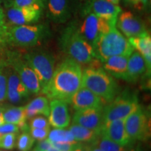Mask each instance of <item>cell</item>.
<instances>
[{
    "label": "cell",
    "instance_id": "6da1fadb",
    "mask_svg": "<svg viewBox=\"0 0 151 151\" xmlns=\"http://www.w3.org/2000/svg\"><path fill=\"white\" fill-rule=\"evenodd\" d=\"M82 74L80 64L67 58L57 67L50 83L41 92L49 99L70 104L73 94L82 86Z\"/></svg>",
    "mask_w": 151,
    "mask_h": 151
},
{
    "label": "cell",
    "instance_id": "7a4b0ae2",
    "mask_svg": "<svg viewBox=\"0 0 151 151\" xmlns=\"http://www.w3.org/2000/svg\"><path fill=\"white\" fill-rule=\"evenodd\" d=\"M60 46L64 52L79 64H90L96 58L93 47L81 35L75 22H71L63 30L60 37Z\"/></svg>",
    "mask_w": 151,
    "mask_h": 151
},
{
    "label": "cell",
    "instance_id": "3957f363",
    "mask_svg": "<svg viewBox=\"0 0 151 151\" xmlns=\"http://www.w3.org/2000/svg\"><path fill=\"white\" fill-rule=\"evenodd\" d=\"M82 86L108 103L118 95L120 90L113 77L95 64H92L83 71Z\"/></svg>",
    "mask_w": 151,
    "mask_h": 151
},
{
    "label": "cell",
    "instance_id": "277c9868",
    "mask_svg": "<svg viewBox=\"0 0 151 151\" xmlns=\"http://www.w3.org/2000/svg\"><path fill=\"white\" fill-rule=\"evenodd\" d=\"M134 50L128 39L116 27L99 38L94 51L95 58L101 62L115 55H130Z\"/></svg>",
    "mask_w": 151,
    "mask_h": 151
},
{
    "label": "cell",
    "instance_id": "5b68a950",
    "mask_svg": "<svg viewBox=\"0 0 151 151\" xmlns=\"http://www.w3.org/2000/svg\"><path fill=\"white\" fill-rule=\"evenodd\" d=\"M48 35V29L43 24L17 25L7 30L6 39L16 46L27 48L37 46Z\"/></svg>",
    "mask_w": 151,
    "mask_h": 151
},
{
    "label": "cell",
    "instance_id": "8992f818",
    "mask_svg": "<svg viewBox=\"0 0 151 151\" xmlns=\"http://www.w3.org/2000/svg\"><path fill=\"white\" fill-rule=\"evenodd\" d=\"M24 60L37 75L41 92L50 83L53 74L54 57L48 52L37 50L26 54Z\"/></svg>",
    "mask_w": 151,
    "mask_h": 151
},
{
    "label": "cell",
    "instance_id": "52a82bcc",
    "mask_svg": "<svg viewBox=\"0 0 151 151\" xmlns=\"http://www.w3.org/2000/svg\"><path fill=\"white\" fill-rule=\"evenodd\" d=\"M138 98L135 94L124 92L118 94L109 104L103 109L104 122L113 121L118 119L126 118L139 106Z\"/></svg>",
    "mask_w": 151,
    "mask_h": 151
},
{
    "label": "cell",
    "instance_id": "ba28073f",
    "mask_svg": "<svg viewBox=\"0 0 151 151\" xmlns=\"http://www.w3.org/2000/svg\"><path fill=\"white\" fill-rule=\"evenodd\" d=\"M124 127L131 141H146L150 137V120L141 106L125 118Z\"/></svg>",
    "mask_w": 151,
    "mask_h": 151
},
{
    "label": "cell",
    "instance_id": "9c48e42d",
    "mask_svg": "<svg viewBox=\"0 0 151 151\" xmlns=\"http://www.w3.org/2000/svg\"><path fill=\"white\" fill-rule=\"evenodd\" d=\"M113 27H116V25L90 13L86 14L82 24L78 27V30L83 37L94 48L99 38L104 34L110 31Z\"/></svg>",
    "mask_w": 151,
    "mask_h": 151
},
{
    "label": "cell",
    "instance_id": "30bf717a",
    "mask_svg": "<svg viewBox=\"0 0 151 151\" xmlns=\"http://www.w3.org/2000/svg\"><path fill=\"white\" fill-rule=\"evenodd\" d=\"M9 66L16 71L29 94H37L41 92L40 83L37 75L27 65L25 60L12 55L9 58Z\"/></svg>",
    "mask_w": 151,
    "mask_h": 151
},
{
    "label": "cell",
    "instance_id": "8fae6325",
    "mask_svg": "<svg viewBox=\"0 0 151 151\" xmlns=\"http://www.w3.org/2000/svg\"><path fill=\"white\" fill-rule=\"evenodd\" d=\"M43 4H36L23 7H9L6 16L11 23L16 25H24L35 23L41 18Z\"/></svg>",
    "mask_w": 151,
    "mask_h": 151
},
{
    "label": "cell",
    "instance_id": "7c38bea8",
    "mask_svg": "<svg viewBox=\"0 0 151 151\" xmlns=\"http://www.w3.org/2000/svg\"><path fill=\"white\" fill-rule=\"evenodd\" d=\"M121 12L122 9L118 5L113 4L107 0H90L85 5L83 9L85 15L92 13L115 25Z\"/></svg>",
    "mask_w": 151,
    "mask_h": 151
},
{
    "label": "cell",
    "instance_id": "4fadbf2b",
    "mask_svg": "<svg viewBox=\"0 0 151 151\" xmlns=\"http://www.w3.org/2000/svg\"><path fill=\"white\" fill-rule=\"evenodd\" d=\"M103 109L104 107L76 111L73 116V123L100 133L105 124Z\"/></svg>",
    "mask_w": 151,
    "mask_h": 151
},
{
    "label": "cell",
    "instance_id": "5bb4252c",
    "mask_svg": "<svg viewBox=\"0 0 151 151\" xmlns=\"http://www.w3.org/2000/svg\"><path fill=\"white\" fill-rule=\"evenodd\" d=\"M116 24L121 33L127 38L140 37L148 33L142 20L130 11L120 13Z\"/></svg>",
    "mask_w": 151,
    "mask_h": 151
},
{
    "label": "cell",
    "instance_id": "9a60e30c",
    "mask_svg": "<svg viewBox=\"0 0 151 151\" xmlns=\"http://www.w3.org/2000/svg\"><path fill=\"white\" fill-rule=\"evenodd\" d=\"M68 104L59 99H51L50 105V113L48 122L54 128L63 129L70 124L71 117L69 115Z\"/></svg>",
    "mask_w": 151,
    "mask_h": 151
},
{
    "label": "cell",
    "instance_id": "2e32d148",
    "mask_svg": "<svg viewBox=\"0 0 151 151\" xmlns=\"http://www.w3.org/2000/svg\"><path fill=\"white\" fill-rule=\"evenodd\" d=\"M70 104L76 111L91 108H101L105 101L88 88L81 86L73 94Z\"/></svg>",
    "mask_w": 151,
    "mask_h": 151
},
{
    "label": "cell",
    "instance_id": "e0dca14e",
    "mask_svg": "<svg viewBox=\"0 0 151 151\" xmlns=\"http://www.w3.org/2000/svg\"><path fill=\"white\" fill-rule=\"evenodd\" d=\"M124 121L125 118L118 119L105 123L100 134L104 136L122 146H128L132 141L126 132Z\"/></svg>",
    "mask_w": 151,
    "mask_h": 151
},
{
    "label": "cell",
    "instance_id": "ac0fdd59",
    "mask_svg": "<svg viewBox=\"0 0 151 151\" xmlns=\"http://www.w3.org/2000/svg\"><path fill=\"white\" fill-rule=\"evenodd\" d=\"M47 17L52 21L63 23L71 16L69 0H48L46 5Z\"/></svg>",
    "mask_w": 151,
    "mask_h": 151
},
{
    "label": "cell",
    "instance_id": "d6986e66",
    "mask_svg": "<svg viewBox=\"0 0 151 151\" xmlns=\"http://www.w3.org/2000/svg\"><path fill=\"white\" fill-rule=\"evenodd\" d=\"M148 71V67L143 56L138 51L134 50L128 58L127 72L124 81L136 82Z\"/></svg>",
    "mask_w": 151,
    "mask_h": 151
},
{
    "label": "cell",
    "instance_id": "ffe728a7",
    "mask_svg": "<svg viewBox=\"0 0 151 151\" xmlns=\"http://www.w3.org/2000/svg\"><path fill=\"white\" fill-rule=\"evenodd\" d=\"M129 55H115L102 62L103 69L117 78L124 80Z\"/></svg>",
    "mask_w": 151,
    "mask_h": 151
},
{
    "label": "cell",
    "instance_id": "44dd1931",
    "mask_svg": "<svg viewBox=\"0 0 151 151\" xmlns=\"http://www.w3.org/2000/svg\"><path fill=\"white\" fill-rule=\"evenodd\" d=\"M128 41L134 48L143 56L148 70L151 68V37L148 33L137 37L128 38Z\"/></svg>",
    "mask_w": 151,
    "mask_h": 151
},
{
    "label": "cell",
    "instance_id": "7402d4cb",
    "mask_svg": "<svg viewBox=\"0 0 151 151\" xmlns=\"http://www.w3.org/2000/svg\"><path fill=\"white\" fill-rule=\"evenodd\" d=\"M2 116L4 122L18 125L22 132L29 131V127L27 124L24 106L14 107L4 110Z\"/></svg>",
    "mask_w": 151,
    "mask_h": 151
},
{
    "label": "cell",
    "instance_id": "603a6c76",
    "mask_svg": "<svg viewBox=\"0 0 151 151\" xmlns=\"http://www.w3.org/2000/svg\"><path fill=\"white\" fill-rule=\"evenodd\" d=\"M26 118L32 119L37 115H42L48 117L50 113V105L48 98L46 97H38L24 106Z\"/></svg>",
    "mask_w": 151,
    "mask_h": 151
},
{
    "label": "cell",
    "instance_id": "cb8c5ba5",
    "mask_svg": "<svg viewBox=\"0 0 151 151\" xmlns=\"http://www.w3.org/2000/svg\"><path fill=\"white\" fill-rule=\"evenodd\" d=\"M69 129L72 134L75 141L80 143H91L97 139L100 134L94 130L73 123Z\"/></svg>",
    "mask_w": 151,
    "mask_h": 151
},
{
    "label": "cell",
    "instance_id": "d4e9b609",
    "mask_svg": "<svg viewBox=\"0 0 151 151\" xmlns=\"http://www.w3.org/2000/svg\"><path fill=\"white\" fill-rule=\"evenodd\" d=\"M6 73L7 78V90L18 92L28 98L29 92L22 83L16 71L12 67L9 66L6 67Z\"/></svg>",
    "mask_w": 151,
    "mask_h": 151
},
{
    "label": "cell",
    "instance_id": "484cf974",
    "mask_svg": "<svg viewBox=\"0 0 151 151\" xmlns=\"http://www.w3.org/2000/svg\"><path fill=\"white\" fill-rule=\"evenodd\" d=\"M48 139L51 143H71L76 141L69 129H65V128H55L50 130Z\"/></svg>",
    "mask_w": 151,
    "mask_h": 151
},
{
    "label": "cell",
    "instance_id": "4316f807",
    "mask_svg": "<svg viewBox=\"0 0 151 151\" xmlns=\"http://www.w3.org/2000/svg\"><path fill=\"white\" fill-rule=\"evenodd\" d=\"M91 143L96 145L103 151H126V147L111 141L100 134L97 139Z\"/></svg>",
    "mask_w": 151,
    "mask_h": 151
},
{
    "label": "cell",
    "instance_id": "83f0119b",
    "mask_svg": "<svg viewBox=\"0 0 151 151\" xmlns=\"http://www.w3.org/2000/svg\"><path fill=\"white\" fill-rule=\"evenodd\" d=\"M35 143V139L32 137L29 132L24 131L17 138L16 146L19 151H30Z\"/></svg>",
    "mask_w": 151,
    "mask_h": 151
},
{
    "label": "cell",
    "instance_id": "f1b7e54d",
    "mask_svg": "<svg viewBox=\"0 0 151 151\" xmlns=\"http://www.w3.org/2000/svg\"><path fill=\"white\" fill-rule=\"evenodd\" d=\"M17 134L10 133L0 135V148L5 150H12L16 146Z\"/></svg>",
    "mask_w": 151,
    "mask_h": 151
},
{
    "label": "cell",
    "instance_id": "f546056e",
    "mask_svg": "<svg viewBox=\"0 0 151 151\" xmlns=\"http://www.w3.org/2000/svg\"><path fill=\"white\" fill-rule=\"evenodd\" d=\"M7 78L6 67L0 64V101H4L6 98Z\"/></svg>",
    "mask_w": 151,
    "mask_h": 151
},
{
    "label": "cell",
    "instance_id": "4dcf8cb0",
    "mask_svg": "<svg viewBox=\"0 0 151 151\" xmlns=\"http://www.w3.org/2000/svg\"><path fill=\"white\" fill-rule=\"evenodd\" d=\"M124 5L139 11H144L148 8L150 0H122Z\"/></svg>",
    "mask_w": 151,
    "mask_h": 151
},
{
    "label": "cell",
    "instance_id": "1f68e13d",
    "mask_svg": "<svg viewBox=\"0 0 151 151\" xmlns=\"http://www.w3.org/2000/svg\"><path fill=\"white\" fill-rule=\"evenodd\" d=\"M29 127L30 128H41V129H49L50 124L48 120L43 116L34 117L31 119Z\"/></svg>",
    "mask_w": 151,
    "mask_h": 151
},
{
    "label": "cell",
    "instance_id": "d6a6232c",
    "mask_svg": "<svg viewBox=\"0 0 151 151\" xmlns=\"http://www.w3.org/2000/svg\"><path fill=\"white\" fill-rule=\"evenodd\" d=\"M36 4H43V0H7L9 7H23Z\"/></svg>",
    "mask_w": 151,
    "mask_h": 151
},
{
    "label": "cell",
    "instance_id": "836d02e7",
    "mask_svg": "<svg viewBox=\"0 0 151 151\" xmlns=\"http://www.w3.org/2000/svg\"><path fill=\"white\" fill-rule=\"evenodd\" d=\"M50 129H41V128H30L29 127V133L35 140L41 141L43 139L48 138L49 132Z\"/></svg>",
    "mask_w": 151,
    "mask_h": 151
},
{
    "label": "cell",
    "instance_id": "e575fe53",
    "mask_svg": "<svg viewBox=\"0 0 151 151\" xmlns=\"http://www.w3.org/2000/svg\"><path fill=\"white\" fill-rule=\"evenodd\" d=\"M19 131H20L19 127L15 124L4 122L3 124H0V135L10 133L18 134Z\"/></svg>",
    "mask_w": 151,
    "mask_h": 151
},
{
    "label": "cell",
    "instance_id": "d590c367",
    "mask_svg": "<svg viewBox=\"0 0 151 151\" xmlns=\"http://www.w3.org/2000/svg\"><path fill=\"white\" fill-rule=\"evenodd\" d=\"M78 143L77 141L71 143H52V145L60 151H72Z\"/></svg>",
    "mask_w": 151,
    "mask_h": 151
},
{
    "label": "cell",
    "instance_id": "8d00e7d4",
    "mask_svg": "<svg viewBox=\"0 0 151 151\" xmlns=\"http://www.w3.org/2000/svg\"><path fill=\"white\" fill-rule=\"evenodd\" d=\"M7 30L8 28L5 23L4 15L1 9L0 8V39H6Z\"/></svg>",
    "mask_w": 151,
    "mask_h": 151
},
{
    "label": "cell",
    "instance_id": "74e56055",
    "mask_svg": "<svg viewBox=\"0 0 151 151\" xmlns=\"http://www.w3.org/2000/svg\"><path fill=\"white\" fill-rule=\"evenodd\" d=\"M52 146V143L49 140L48 138L43 139V140L38 141V142L36 144L35 148L39 149L41 151H47L50 147Z\"/></svg>",
    "mask_w": 151,
    "mask_h": 151
},
{
    "label": "cell",
    "instance_id": "f35d334b",
    "mask_svg": "<svg viewBox=\"0 0 151 151\" xmlns=\"http://www.w3.org/2000/svg\"><path fill=\"white\" fill-rule=\"evenodd\" d=\"M72 151H90L89 150V148H88V145L87 143H80L79 142L78 143L76 146L73 148V150Z\"/></svg>",
    "mask_w": 151,
    "mask_h": 151
},
{
    "label": "cell",
    "instance_id": "ab89813d",
    "mask_svg": "<svg viewBox=\"0 0 151 151\" xmlns=\"http://www.w3.org/2000/svg\"><path fill=\"white\" fill-rule=\"evenodd\" d=\"M88 145V148H89L90 151H103L101 150L99 147L93 144V143H87Z\"/></svg>",
    "mask_w": 151,
    "mask_h": 151
},
{
    "label": "cell",
    "instance_id": "60d3db41",
    "mask_svg": "<svg viewBox=\"0 0 151 151\" xmlns=\"http://www.w3.org/2000/svg\"><path fill=\"white\" fill-rule=\"evenodd\" d=\"M107 1H109V2L113 4L118 5L119 4V1H120V0H107Z\"/></svg>",
    "mask_w": 151,
    "mask_h": 151
},
{
    "label": "cell",
    "instance_id": "b9f144b4",
    "mask_svg": "<svg viewBox=\"0 0 151 151\" xmlns=\"http://www.w3.org/2000/svg\"><path fill=\"white\" fill-rule=\"evenodd\" d=\"M47 151H60L59 150H58V148H55V147H54L53 146H52H52L51 147H50V148H49L48 149V150H47Z\"/></svg>",
    "mask_w": 151,
    "mask_h": 151
},
{
    "label": "cell",
    "instance_id": "7bdbcfd3",
    "mask_svg": "<svg viewBox=\"0 0 151 151\" xmlns=\"http://www.w3.org/2000/svg\"><path fill=\"white\" fill-rule=\"evenodd\" d=\"M4 119H3V116H2V114L0 115V124H3L4 123Z\"/></svg>",
    "mask_w": 151,
    "mask_h": 151
},
{
    "label": "cell",
    "instance_id": "ee69618b",
    "mask_svg": "<svg viewBox=\"0 0 151 151\" xmlns=\"http://www.w3.org/2000/svg\"><path fill=\"white\" fill-rule=\"evenodd\" d=\"M4 110H5V109H4L3 107H1V106H0V115L2 114L4 111Z\"/></svg>",
    "mask_w": 151,
    "mask_h": 151
},
{
    "label": "cell",
    "instance_id": "f6af8a7d",
    "mask_svg": "<svg viewBox=\"0 0 151 151\" xmlns=\"http://www.w3.org/2000/svg\"><path fill=\"white\" fill-rule=\"evenodd\" d=\"M32 151H41V150H39V149L35 148V149H34V150H32Z\"/></svg>",
    "mask_w": 151,
    "mask_h": 151
},
{
    "label": "cell",
    "instance_id": "bcb514c9",
    "mask_svg": "<svg viewBox=\"0 0 151 151\" xmlns=\"http://www.w3.org/2000/svg\"><path fill=\"white\" fill-rule=\"evenodd\" d=\"M130 151H141V150H139V149H135V150H131Z\"/></svg>",
    "mask_w": 151,
    "mask_h": 151
},
{
    "label": "cell",
    "instance_id": "7dc6e473",
    "mask_svg": "<svg viewBox=\"0 0 151 151\" xmlns=\"http://www.w3.org/2000/svg\"><path fill=\"white\" fill-rule=\"evenodd\" d=\"M1 0H0V4H1Z\"/></svg>",
    "mask_w": 151,
    "mask_h": 151
},
{
    "label": "cell",
    "instance_id": "c3c4849f",
    "mask_svg": "<svg viewBox=\"0 0 151 151\" xmlns=\"http://www.w3.org/2000/svg\"><path fill=\"white\" fill-rule=\"evenodd\" d=\"M0 151H6V150H0Z\"/></svg>",
    "mask_w": 151,
    "mask_h": 151
}]
</instances>
